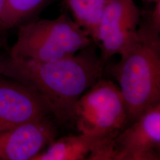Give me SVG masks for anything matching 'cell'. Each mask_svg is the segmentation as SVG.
I'll return each instance as SVG.
<instances>
[{
	"label": "cell",
	"mask_w": 160,
	"mask_h": 160,
	"mask_svg": "<svg viewBox=\"0 0 160 160\" xmlns=\"http://www.w3.org/2000/svg\"><path fill=\"white\" fill-rule=\"evenodd\" d=\"M96 44L51 62L9 58L2 75L34 88L51 107L58 124L71 123L75 105L103 77L105 63Z\"/></svg>",
	"instance_id": "cell-1"
},
{
	"label": "cell",
	"mask_w": 160,
	"mask_h": 160,
	"mask_svg": "<svg viewBox=\"0 0 160 160\" xmlns=\"http://www.w3.org/2000/svg\"><path fill=\"white\" fill-rule=\"evenodd\" d=\"M160 28L148 18L141 20L120 52V61L114 66L128 125L149 108L160 102Z\"/></svg>",
	"instance_id": "cell-2"
},
{
	"label": "cell",
	"mask_w": 160,
	"mask_h": 160,
	"mask_svg": "<svg viewBox=\"0 0 160 160\" xmlns=\"http://www.w3.org/2000/svg\"><path fill=\"white\" fill-rule=\"evenodd\" d=\"M94 42L69 15L20 25L10 58L51 62L74 55Z\"/></svg>",
	"instance_id": "cell-3"
},
{
	"label": "cell",
	"mask_w": 160,
	"mask_h": 160,
	"mask_svg": "<svg viewBox=\"0 0 160 160\" xmlns=\"http://www.w3.org/2000/svg\"><path fill=\"white\" fill-rule=\"evenodd\" d=\"M71 123L80 133L96 139L103 160H112L113 142L128 125L126 106L117 84L102 77L75 105Z\"/></svg>",
	"instance_id": "cell-4"
},
{
	"label": "cell",
	"mask_w": 160,
	"mask_h": 160,
	"mask_svg": "<svg viewBox=\"0 0 160 160\" xmlns=\"http://www.w3.org/2000/svg\"><path fill=\"white\" fill-rule=\"evenodd\" d=\"M160 160V102L126 126L113 142L112 160Z\"/></svg>",
	"instance_id": "cell-5"
},
{
	"label": "cell",
	"mask_w": 160,
	"mask_h": 160,
	"mask_svg": "<svg viewBox=\"0 0 160 160\" xmlns=\"http://www.w3.org/2000/svg\"><path fill=\"white\" fill-rule=\"evenodd\" d=\"M141 17L134 0H107L94 42L104 63L120 54L136 32Z\"/></svg>",
	"instance_id": "cell-6"
},
{
	"label": "cell",
	"mask_w": 160,
	"mask_h": 160,
	"mask_svg": "<svg viewBox=\"0 0 160 160\" xmlns=\"http://www.w3.org/2000/svg\"><path fill=\"white\" fill-rule=\"evenodd\" d=\"M50 116L53 117L51 107L34 88L0 79V133Z\"/></svg>",
	"instance_id": "cell-7"
},
{
	"label": "cell",
	"mask_w": 160,
	"mask_h": 160,
	"mask_svg": "<svg viewBox=\"0 0 160 160\" xmlns=\"http://www.w3.org/2000/svg\"><path fill=\"white\" fill-rule=\"evenodd\" d=\"M58 124L51 116L0 133V160H32L57 139Z\"/></svg>",
	"instance_id": "cell-8"
},
{
	"label": "cell",
	"mask_w": 160,
	"mask_h": 160,
	"mask_svg": "<svg viewBox=\"0 0 160 160\" xmlns=\"http://www.w3.org/2000/svg\"><path fill=\"white\" fill-rule=\"evenodd\" d=\"M102 149L94 138L80 133L55 139L32 160H102Z\"/></svg>",
	"instance_id": "cell-9"
},
{
	"label": "cell",
	"mask_w": 160,
	"mask_h": 160,
	"mask_svg": "<svg viewBox=\"0 0 160 160\" xmlns=\"http://www.w3.org/2000/svg\"><path fill=\"white\" fill-rule=\"evenodd\" d=\"M75 22L95 42L97 29L107 0H64Z\"/></svg>",
	"instance_id": "cell-10"
},
{
	"label": "cell",
	"mask_w": 160,
	"mask_h": 160,
	"mask_svg": "<svg viewBox=\"0 0 160 160\" xmlns=\"http://www.w3.org/2000/svg\"><path fill=\"white\" fill-rule=\"evenodd\" d=\"M49 0H6L1 22L5 31L21 25L45 6Z\"/></svg>",
	"instance_id": "cell-11"
},
{
	"label": "cell",
	"mask_w": 160,
	"mask_h": 160,
	"mask_svg": "<svg viewBox=\"0 0 160 160\" xmlns=\"http://www.w3.org/2000/svg\"><path fill=\"white\" fill-rule=\"evenodd\" d=\"M6 0H0V36L2 32H5V30L4 29V28L2 26V24L1 22V18H2V15L4 12V9L5 7V4H6Z\"/></svg>",
	"instance_id": "cell-12"
},
{
	"label": "cell",
	"mask_w": 160,
	"mask_h": 160,
	"mask_svg": "<svg viewBox=\"0 0 160 160\" xmlns=\"http://www.w3.org/2000/svg\"><path fill=\"white\" fill-rule=\"evenodd\" d=\"M8 59H6L2 55H0V75H2V72L4 70L6 62Z\"/></svg>",
	"instance_id": "cell-13"
},
{
	"label": "cell",
	"mask_w": 160,
	"mask_h": 160,
	"mask_svg": "<svg viewBox=\"0 0 160 160\" xmlns=\"http://www.w3.org/2000/svg\"><path fill=\"white\" fill-rule=\"evenodd\" d=\"M141 1H144V2H149V3H154V4H156L157 2H160V0H141Z\"/></svg>",
	"instance_id": "cell-14"
}]
</instances>
